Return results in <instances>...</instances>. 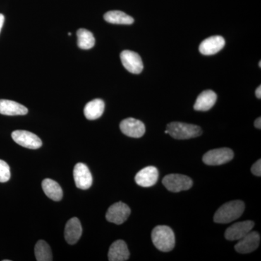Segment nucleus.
Masks as SVG:
<instances>
[{
	"mask_svg": "<svg viewBox=\"0 0 261 261\" xmlns=\"http://www.w3.org/2000/svg\"><path fill=\"white\" fill-rule=\"evenodd\" d=\"M104 18L108 23L113 24H122V25H130L135 22L132 17L129 16L119 10L109 11L104 15Z\"/></svg>",
	"mask_w": 261,
	"mask_h": 261,
	"instance_id": "412c9836",
	"label": "nucleus"
},
{
	"mask_svg": "<svg viewBox=\"0 0 261 261\" xmlns=\"http://www.w3.org/2000/svg\"><path fill=\"white\" fill-rule=\"evenodd\" d=\"M43 191L49 198L54 201H60L63 198V192L58 183L50 178H46L42 181Z\"/></svg>",
	"mask_w": 261,
	"mask_h": 261,
	"instance_id": "aec40b11",
	"label": "nucleus"
},
{
	"mask_svg": "<svg viewBox=\"0 0 261 261\" xmlns=\"http://www.w3.org/2000/svg\"><path fill=\"white\" fill-rule=\"evenodd\" d=\"M245 203L241 200H233L221 206L214 215V222L228 224L238 219L245 211Z\"/></svg>",
	"mask_w": 261,
	"mask_h": 261,
	"instance_id": "f257e3e1",
	"label": "nucleus"
},
{
	"mask_svg": "<svg viewBox=\"0 0 261 261\" xmlns=\"http://www.w3.org/2000/svg\"><path fill=\"white\" fill-rule=\"evenodd\" d=\"M159 176V170L154 166H148L137 173L135 181L141 187H150L157 183Z\"/></svg>",
	"mask_w": 261,
	"mask_h": 261,
	"instance_id": "ddd939ff",
	"label": "nucleus"
},
{
	"mask_svg": "<svg viewBox=\"0 0 261 261\" xmlns=\"http://www.w3.org/2000/svg\"><path fill=\"white\" fill-rule=\"evenodd\" d=\"M260 235L257 231H250L243 238L239 240L234 249L239 253H250L256 250L260 243Z\"/></svg>",
	"mask_w": 261,
	"mask_h": 261,
	"instance_id": "9b49d317",
	"label": "nucleus"
},
{
	"mask_svg": "<svg viewBox=\"0 0 261 261\" xmlns=\"http://www.w3.org/2000/svg\"><path fill=\"white\" fill-rule=\"evenodd\" d=\"M168 135L176 140H189L202 135L200 126L181 122H172L167 125Z\"/></svg>",
	"mask_w": 261,
	"mask_h": 261,
	"instance_id": "7ed1b4c3",
	"label": "nucleus"
},
{
	"mask_svg": "<svg viewBox=\"0 0 261 261\" xmlns=\"http://www.w3.org/2000/svg\"><path fill=\"white\" fill-rule=\"evenodd\" d=\"M163 185L169 191L179 192L190 190L193 185V181L185 175L169 174L163 178Z\"/></svg>",
	"mask_w": 261,
	"mask_h": 261,
	"instance_id": "20e7f679",
	"label": "nucleus"
},
{
	"mask_svg": "<svg viewBox=\"0 0 261 261\" xmlns=\"http://www.w3.org/2000/svg\"><path fill=\"white\" fill-rule=\"evenodd\" d=\"M34 253H35L36 259L37 261H51L53 260L50 247L44 240H39L36 244Z\"/></svg>",
	"mask_w": 261,
	"mask_h": 261,
	"instance_id": "5701e85b",
	"label": "nucleus"
},
{
	"mask_svg": "<svg viewBox=\"0 0 261 261\" xmlns=\"http://www.w3.org/2000/svg\"><path fill=\"white\" fill-rule=\"evenodd\" d=\"M254 225L255 224L252 221H242L233 224L226 229L225 238L229 241L240 240L252 231Z\"/></svg>",
	"mask_w": 261,
	"mask_h": 261,
	"instance_id": "f8f14e48",
	"label": "nucleus"
},
{
	"mask_svg": "<svg viewBox=\"0 0 261 261\" xmlns=\"http://www.w3.org/2000/svg\"><path fill=\"white\" fill-rule=\"evenodd\" d=\"M217 100V95L212 90H205L200 94L194 105V109L197 111H207L214 107Z\"/></svg>",
	"mask_w": 261,
	"mask_h": 261,
	"instance_id": "a211bd4d",
	"label": "nucleus"
},
{
	"mask_svg": "<svg viewBox=\"0 0 261 261\" xmlns=\"http://www.w3.org/2000/svg\"><path fill=\"white\" fill-rule=\"evenodd\" d=\"M27 113L28 109L23 105L8 99H0V114L5 116H24Z\"/></svg>",
	"mask_w": 261,
	"mask_h": 261,
	"instance_id": "f3484780",
	"label": "nucleus"
},
{
	"mask_svg": "<svg viewBox=\"0 0 261 261\" xmlns=\"http://www.w3.org/2000/svg\"><path fill=\"white\" fill-rule=\"evenodd\" d=\"M5 21V17L3 14H0V32H1V29L3 28V23H4Z\"/></svg>",
	"mask_w": 261,
	"mask_h": 261,
	"instance_id": "cd10ccee",
	"label": "nucleus"
},
{
	"mask_svg": "<svg viewBox=\"0 0 261 261\" xmlns=\"http://www.w3.org/2000/svg\"><path fill=\"white\" fill-rule=\"evenodd\" d=\"M251 172L253 173L255 176H261V161L259 159L256 162L252 165L251 168Z\"/></svg>",
	"mask_w": 261,
	"mask_h": 261,
	"instance_id": "393cba45",
	"label": "nucleus"
},
{
	"mask_svg": "<svg viewBox=\"0 0 261 261\" xmlns=\"http://www.w3.org/2000/svg\"><path fill=\"white\" fill-rule=\"evenodd\" d=\"M255 95H256L257 98L258 99H260L261 98V87L259 86L256 89V91H255Z\"/></svg>",
	"mask_w": 261,
	"mask_h": 261,
	"instance_id": "bb28decb",
	"label": "nucleus"
},
{
	"mask_svg": "<svg viewBox=\"0 0 261 261\" xmlns=\"http://www.w3.org/2000/svg\"><path fill=\"white\" fill-rule=\"evenodd\" d=\"M233 158V152L231 149L219 148L212 149L204 154L202 161L208 166H220L231 161Z\"/></svg>",
	"mask_w": 261,
	"mask_h": 261,
	"instance_id": "39448f33",
	"label": "nucleus"
},
{
	"mask_svg": "<svg viewBox=\"0 0 261 261\" xmlns=\"http://www.w3.org/2000/svg\"><path fill=\"white\" fill-rule=\"evenodd\" d=\"M121 60L123 67L130 73L139 74L143 70L144 65L142 58L135 51L130 50L122 51Z\"/></svg>",
	"mask_w": 261,
	"mask_h": 261,
	"instance_id": "6e6552de",
	"label": "nucleus"
},
{
	"mask_svg": "<svg viewBox=\"0 0 261 261\" xmlns=\"http://www.w3.org/2000/svg\"><path fill=\"white\" fill-rule=\"evenodd\" d=\"M152 243L161 251H171L175 247V235L169 226H158L152 231Z\"/></svg>",
	"mask_w": 261,
	"mask_h": 261,
	"instance_id": "f03ea898",
	"label": "nucleus"
},
{
	"mask_svg": "<svg viewBox=\"0 0 261 261\" xmlns=\"http://www.w3.org/2000/svg\"><path fill=\"white\" fill-rule=\"evenodd\" d=\"M224 45V38L221 36H213L201 42L199 50L204 56H212L221 50Z\"/></svg>",
	"mask_w": 261,
	"mask_h": 261,
	"instance_id": "4468645a",
	"label": "nucleus"
},
{
	"mask_svg": "<svg viewBox=\"0 0 261 261\" xmlns=\"http://www.w3.org/2000/svg\"><path fill=\"white\" fill-rule=\"evenodd\" d=\"M82 234V224L78 218H72L67 222L65 228V239L70 245H74Z\"/></svg>",
	"mask_w": 261,
	"mask_h": 261,
	"instance_id": "2eb2a0df",
	"label": "nucleus"
},
{
	"mask_svg": "<svg viewBox=\"0 0 261 261\" xmlns=\"http://www.w3.org/2000/svg\"><path fill=\"white\" fill-rule=\"evenodd\" d=\"M10 178V166L4 161L0 160V182L5 183Z\"/></svg>",
	"mask_w": 261,
	"mask_h": 261,
	"instance_id": "b1692460",
	"label": "nucleus"
},
{
	"mask_svg": "<svg viewBox=\"0 0 261 261\" xmlns=\"http://www.w3.org/2000/svg\"><path fill=\"white\" fill-rule=\"evenodd\" d=\"M255 128H258V129H260L261 128V118L260 117H259V118H257L256 120L255 121Z\"/></svg>",
	"mask_w": 261,
	"mask_h": 261,
	"instance_id": "a878e982",
	"label": "nucleus"
},
{
	"mask_svg": "<svg viewBox=\"0 0 261 261\" xmlns=\"http://www.w3.org/2000/svg\"><path fill=\"white\" fill-rule=\"evenodd\" d=\"M73 178L75 186L82 190H87L92 185V176L88 167L84 163H80L75 165L73 169Z\"/></svg>",
	"mask_w": 261,
	"mask_h": 261,
	"instance_id": "1a4fd4ad",
	"label": "nucleus"
},
{
	"mask_svg": "<svg viewBox=\"0 0 261 261\" xmlns=\"http://www.w3.org/2000/svg\"><path fill=\"white\" fill-rule=\"evenodd\" d=\"M105 102L102 99H95L86 105L84 116L88 120H96L100 118L104 112Z\"/></svg>",
	"mask_w": 261,
	"mask_h": 261,
	"instance_id": "6ab92c4d",
	"label": "nucleus"
},
{
	"mask_svg": "<svg viewBox=\"0 0 261 261\" xmlns=\"http://www.w3.org/2000/svg\"><path fill=\"white\" fill-rule=\"evenodd\" d=\"M12 138L18 145L25 148L36 149L40 148L42 146L40 138L28 130H15L12 133Z\"/></svg>",
	"mask_w": 261,
	"mask_h": 261,
	"instance_id": "423d86ee",
	"label": "nucleus"
},
{
	"mask_svg": "<svg viewBox=\"0 0 261 261\" xmlns=\"http://www.w3.org/2000/svg\"><path fill=\"white\" fill-rule=\"evenodd\" d=\"M79 47L82 49H89L95 44V39L92 33L87 29H80L77 32Z\"/></svg>",
	"mask_w": 261,
	"mask_h": 261,
	"instance_id": "4be33fe9",
	"label": "nucleus"
},
{
	"mask_svg": "<svg viewBox=\"0 0 261 261\" xmlns=\"http://www.w3.org/2000/svg\"><path fill=\"white\" fill-rule=\"evenodd\" d=\"M259 67H261V61H260V62H259Z\"/></svg>",
	"mask_w": 261,
	"mask_h": 261,
	"instance_id": "c85d7f7f",
	"label": "nucleus"
},
{
	"mask_svg": "<svg viewBox=\"0 0 261 261\" xmlns=\"http://www.w3.org/2000/svg\"><path fill=\"white\" fill-rule=\"evenodd\" d=\"M120 128L125 135L132 138H140L145 133V126L140 120L128 118L121 121Z\"/></svg>",
	"mask_w": 261,
	"mask_h": 261,
	"instance_id": "9d476101",
	"label": "nucleus"
},
{
	"mask_svg": "<svg viewBox=\"0 0 261 261\" xmlns=\"http://www.w3.org/2000/svg\"><path fill=\"white\" fill-rule=\"evenodd\" d=\"M130 214V209L126 204L122 202H116L108 208L106 219L115 224H122L128 219Z\"/></svg>",
	"mask_w": 261,
	"mask_h": 261,
	"instance_id": "0eeeda50",
	"label": "nucleus"
},
{
	"mask_svg": "<svg viewBox=\"0 0 261 261\" xmlns=\"http://www.w3.org/2000/svg\"><path fill=\"white\" fill-rule=\"evenodd\" d=\"M129 256V250L123 240H117L110 247L108 252V260L110 261H125L128 260Z\"/></svg>",
	"mask_w": 261,
	"mask_h": 261,
	"instance_id": "dca6fc26",
	"label": "nucleus"
}]
</instances>
